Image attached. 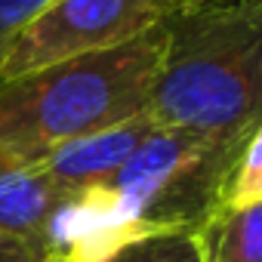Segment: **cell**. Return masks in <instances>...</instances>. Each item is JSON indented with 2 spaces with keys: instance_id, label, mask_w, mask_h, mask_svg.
Returning a JSON list of instances; mask_svg holds the SVG:
<instances>
[{
  "instance_id": "cell-1",
  "label": "cell",
  "mask_w": 262,
  "mask_h": 262,
  "mask_svg": "<svg viewBox=\"0 0 262 262\" xmlns=\"http://www.w3.org/2000/svg\"><path fill=\"white\" fill-rule=\"evenodd\" d=\"M164 25L151 120L244 145L262 120V0H201Z\"/></svg>"
},
{
  "instance_id": "cell-2",
  "label": "cell",
  "mask_w": 262,
  "mask_h": 262,
  "mask_svg": "<svg viewBox=\"0 0 262 262\" xmlns=\"http://www.w3.org/2000/svg\"><path fill=\"white\" fill-rule=\"evenodd\" d=\"M164 19L111 50L0 80V151L34 158L148 111L164 59Z\"/></svg>"
},
{
  "instance_id": "cell-3",
  "label": "cell",
  "mask_w": 262,
  "mask_h": 262,
  "mask_svg": "<svg viewBox=\"0 0 262 262\" xmlns=\"http://www.w3.org/2000/svg\"><path fill=\"white\" fill-rule=\"evenodd\" d=\"M237 151L241 145L155 123L105 194L133 234L201 231L222 210Z\"/></svg>"
},
{
  "instance_id": "cell-4",
  "label": "cell",
  "mask_w": 262,
  "mask_h": 262,
  "mask_svg": "<svg viewBox=\"0 0 262 262\" xmlns=\"http://www.w3.org/2000/svg\"><path fill=\"white\" fill-rule=\"evenodd\" d=\"M164 19L161 0H53L0 56V80L83 53L111 50Z\"/></svg>"
},
{
  "instance_id": "cell-5",
  "label": "cell",
  "mask_w": 262,
  "mask_h": 262,
  "mask_svg": "<svg viewBox=\"0 0 262 262\" xmlns=\"http://www.w3.org/2000/svg\"><path fill=\"white\" fill-rule=\"evenodd\" d=\"M155 129L151 114L129 117L123 123L96 129V133L68 139L43 155H34V161L50 173L56 185H62L71 194L108 188L111 179L120 173V167L129 161V155L136 151V145Z\"/></svg>"
},
{
  "instance_id": "cell-6",
  "label": "cell",
  "mask_w": 262,
  "mask_h": 262,
  "mask_svg": "<svg viewBox=\"0 0 262 262\" xmlns=\"http://www.w3.org/2000/svg\"><path fill=\"white\" fill-rule=\"evenodd\" d=\"M71 198L34 158L0 151V234L28 237L43 247L53 216Z\"/></svg>"
},
{
  "instance_id": "cell-7",
  "label": "cell",
  "mask_w": 262,
  "mask_h": 262,
  "mask_svg": "<svg viewBox=\"0 0 262 262\" xmlns=\"http://www.w3.org/2000/svg\"><path fill=\"white\" fill-rule=\"evenodd\" d=\"M207 262H262V201L219 210L204 228Z\"/></svg>"
},
{
  "instance_id": "cell-8",
  "label": "cell",
  "mask_w": 262,
  "mask_h": 262,
  "mask_svg": "<svg viewBox=\"0 0 262 262\" xmlns=\"http://www.w3.org/2000/svg\"><path fill=\"white\" fill-rule=\"evenodd\" d=\"M59 262V259H47ZM93 262H207L201 231H151Z\"/></svg>"
},
{
  "instance_id": "cell-9",
  "label": "cell",
  "mask_w": 262,
  "mask_h": 262,
  "mask_svg": "<svg viewBox=\"0 0 262 262\" xmlns=\"http://www.w3.org/2000/svg\"><path fill=\"white\" fill-rule=\"evenodd\" d=\"M262 201V120L250 129L247 142L241 145L228 182H225V198H222V210H234V207H250Z\"/></svg>"
},
{
  "instance_id": "cell-10",
  "label": "cell",
  "mask_w": 262,
  "mask_h": 262,
  "mask_svg": "<svg viewBox=\"0 0 262 262\" xmlns=\"http://www.w3.org/2000/svg\"><path fill=\"white\" fill-rule=\"evenodd\" d=\"M53 0H0V53Z\"/></svg>"
},
{
  "instance_id": "cell-11",
  "label": "cell",
  "mask_w": 262,
  "mask_h": 262,
  "mask_svg": "<svg viewBox=\"0 0 262 262\" xmlns=\"http://www.w3.org/2000/svg\"><path fill=\"white\" fill-rule=\"evenodd\" d=\"M0 262H47V253L37 241L0 234Z\"/></svg>"
},
{
  "instance_id": "cell-12",
  "label": "cell",
  "mask_w": 262,
  "mask_h": 262,
  "mask_svg": "<svg viewBox=\"0 0 262 262\" xmlns=\"http://www.w3.org/2000/svg\"><path fill=\"white\" fill-rule=\"evenodd\" d=\"M194 4H201V0H161L164 16L167 13H176V10H185V7H194Z\"/></svg>"
},
{
  "instance_id": "cell-13",
  "label": "cell",
  "mask_w": 262,
  "mask_h": 262,
  "mask_svg": "<svg viewBox=\"0 0 262 262\" xmlns=\"http://www.w3.org/2000/svg\"><path fill=\"white\" fill-rule=\"evenodd\" d=\"M0 56H4V53H0Z\"/></svg>"
}]
</instances>
